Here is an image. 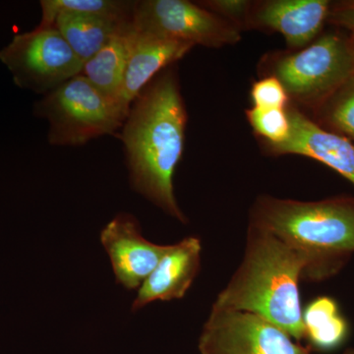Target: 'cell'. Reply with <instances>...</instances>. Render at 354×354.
<instances>
[{
	"label": "cell",
	"mask_w": 354,
	"mask_h": 354,
	"mask_svg": "<svg viewBox=\"0 0 354 354\" xmlns=\"http://www.w3.org/2000/svg\"><path fill=\"white\" fill-rule=\"evenodd\" d=\"M251 100L254 108L281 109L288 108V97L283 84L274 76H266L256 81L251 88Z\"/></svg>",
	"instance_id": "obj_20"
},
{
	"label": "cell",
	"mask_w": 354,
	"mask_h": 354,
	"mask_svg": "<svg viewBox=\"0 0 354 354\" xmlns=\"http://www.w3.org/2000/svg\"><path fill=\"white\" fill-rule=\"evenodd\" d=\"M353 50H354V41H353ZM353 75H354V73H353Z\"/></svg>",
	"instance_id": "obj_24"
},
{
	"label": "cell",
	"mask_w": 354,
	"mask_h": 354,
	"mask_svg": "<svg viewBox=\"0 0 354 354\" xmlns=\"http://www.w3.org/2000/svg\"><path fill=\"white\" fill-rule=\"evenodd\" d=\"M35 114L48 121V143L58 147H80L114 135L127 120L118 102L81 74L44 95L35 104Z\"/></svg>",
	"instance_id": "obj_4"
},
{
	"label": "cell",
	"mask_w": 354,
	"mask_h": 354,
	"mask_svg": "<svg viewBox=\"0 0 354 354\" xmlns=\"http://www.w3.org/2000/svg\"><path fill=\"white\" fill-rule=\"evenodd\" d=\"M0 62L18 87L44 95L80 75L84 66L55 27L16 35L0 50Z\"/></svg>",
	"instance_id": "obj_6"
},
{
	"label": "cell",
	"mask_w": 354,
	"mask_h": 354,
	"mask_svg": "<svg viewBox=\"0 0 354 354\" xmlns=\"http://www.w3.org/2000/svg\"><path fill=\"white\" fill-rule=\"evenodd\" d=\"M193 46L153 35L130 32L129 53L118 106L125 115L140 93L160 72L185 57Z\"/></svg>",
	"instance_id": "obj_13"
},
{
	"label": "cell",
	"mask_w": 354,
	"mask_h": 354,
	"mask_svg": "<svg viewBox=\"0 0 354 354\" xmlns=\"http://www.w3.org/2000/svg\"><path fill=\"white\" fill-rule=\"evenodd\" d=\"M131 29L132 24L116 35L84 64L81 72V75L87 78L102 94L118 104L127 70Z\"/></svg>",
	"instance_id": "obj_15"
},
{
	"label": "cell",
	"mask_w": 354,
	"mask_h": 354,
	"mask_svg": "<svg viewBox=\"0 0 354 354\" xmlns=\"http://www.w3.org/2000/svg\"><path fill=\"white\" fill-rule=\"evenodd\" d=\"M198 348L201 354H312L262 317L216 308L203 327Z\"/></svg>",
	"instance_id": "obj_8"
},
{
	"label": "cell",
	"mask_w": 354,
	"mask_h": 354,
	"mask_svg": "<svg viewBox=\"0 0 354 354\" xmlns=\"http://www.w3.org/2000/svg\"><path fill=\"white\" fill-rule=\"evenodd\" d=\"M174 67L160 72L133 102L120 138L133 189L186 223L174 177L183 158L187 111Z\"/></svg>",
	"instance_id": "obj_1"
},
{
	"label": "cell",
	"mask_w": 354,
	"mask_h": 354,
	"mask_svg": "<svg viewBox=\"0 0 354 354\" xmlns=\"http://www.w3.org/2000/svg\"><path fill=\"white\" fill-rule=\"evenodd\" d=\"M329 19L334 24L348 30L351 41H354V1L342 4L330 11Z\"/></svg>",
	"instance_id": "obj_22"
},
{
	"label": "cell",
	"mask_w": 354,
	"mask_h": 354,
	"mask_svg": "<svg viewBox=\"0 0 354 354\" xmlns=\"http://www.w3.org/2000/svg\"><path fill=\"white\" fill-rule=\"evenodd\" d=\"M135 31L206 48L239 43L241 30L199 4L187 0L134 1Z\"/></svg>",
	"instance_id": "obj_7"
},
{
	"label": "cell",
	"mask_w": 354,
	"mask_h": 354,
	"mask_svg": "<svg viewBox=\"0 0 354 354\" xmlns=\"http://www.w3.org/2000/svg\"><path fill=\"white\" fill-rule=\"evenodd\" d=\"M251 225L267 230L304 257V279L321 281L354 253V203L302 202L261 196Z\"/></svg>",
	"instance_id": "obj_3"
},
{
	"label": "cell",
	"mask_w": 354,
	"mask_h": 354,
	"mask_svg": "<svg viewBox=\"0 0 354 354\" xmlns=\"http://www.w3.org/2000/svg\"><path fill=\"white\" fill-rule=\"evenodd\" d=\"M101 242L116 281L128 290H139L169 248L146 239L138 221L128 214H120L109 221L102 230Z\"/></svg>",
	"instance_id": "obj_9"
},
{
	"label": "cell",
	"mask_w": 354,
	"mask_h": 354,
	"mask_svg": "<svg viewBox=\"0 0 354 354\" xmlns=\"http://www.w3.org/2000/svg\"><path fill=\"white\" fill-rule=\"evenodd\" d=\"M131 24L92 14L62 12L55 17L53 27L85 64Z\"/></svg>",
	"instance_id": "obj_14"
},
{
	"label": "cell",
	"mask_w": 354,
	"mask_h": 354,
	"mask_svg": "<svg viewBox=\"0 0 354 354\" xmlns=\"http://www.w3.org/2000/svg\"><path fill=\"white\" fill-rule=\"evenodd\" d=\"M290 138L270 147L274 155H298L313 158L334 169L354 185V144L335 132L327 131L297 109L288 108Z\"/></svg>",
	"instance_id": "obj_12"
},
{
	"label": "cell",
	"mask_w": 354,
	"mask_h": 354,
	"mask_svg": "<svg viewBox=\"0 0 354 354\" xmlns=\"http://www.w3.org/2000/svg\"><path fill=\"white\" fill-rule=\"evenodd\" d=\"M342 354H354V348L346 349V351Z\"/></svg>",
	"instance_id": "obj_23"
},
{
	"label": "cell",
	"mask_w": 354,
	"mask_h": 354,
	"mask_svg": "<svg viewBox=\"0 0 354 354\" xmlns=\"http://www.w3.org/2000/svg\"><path fill=\"white\" fill-rule=\"evenodd\" d=\"M305 339L320 351L337 349L348 337V324L329 297H317L302 312Z\"/></svg>",
	"instance_id": "obj_16"
},
{
	"label": "cell",
	"mask_w": 354,
	"mask_h": 354,
	"mask_svg": "<svg viewBox=\"0 0 354 354\" xmlns=\"http://www.w3.org/2000/svg\"><path fill=\"white\" fill-rule=\"evenodd\" d=\"M41 19L39 28L53 27L55 17L62 12L92 14L118 21L132 22L134 1L124 0H41Z\"/></svg>",
	"instance_id": "obj_17"
},
{
	"label": "cell",
	"mask_w": 354,
	"mask_h": 354,
	"mask_svg": "<svg viewBox=\"0 0 354 354\" xmlns=\"http://www.w3.org/2000/svg\"><path fill=\"white\" fill-rule=\"evenodd\" d=\"M324 116L344 138L354 140V75L330 95L325 102Z\"/></svg>",
	"instance_id": "obj_19"
},
{
	"label": "cell",
	"mask_w": 354,
	"mask_h": 354,
	"mask_svg": "<svg viewBox=\"0 0 354 354\" xmlns=\"http://www.w3.org/2000/svg\"><path fill=\"white\" fill-rule=\"evenodd\" d=\"M305 267L297 251L250 223L243 259L212 308L255 314L300 342L305 339L299 292Z\"/></svg>",
	"instance_id": "obj_2"
},
{
	"label": "cell",
	"mask_w": 354,
	"mask_h": 354,
	"mask_svg": "<svg viewBox=\"0 0 354 354\" xmlns=\"http://www.w3.org/2000/svg\"><path fill=\"white\" fill-rule=\"evenodd\" d=\"M197 3L242 30L248 28L249 16L254 2L246 0H206Z\"/></svg>",
	"instance_id": "obj_21"
},
{
	"label": "cell",
	"mask_w": 354,
	"mask_h": 354,
	"mask_svg": "<svg viewBox=\"0 0 354 354\" xmlns=\"http://www.w3.org/2000/svg\"><path fill=\"white\" fill-rule=\"evenodd\" d=\"M270 66L290 99L320 106L353 75V44L328 32L297 53L274 58Z\"/></svg>",
	"instance_id": "obj_5"
},
{
	"label": "cell",
	"mask_w": 354,
	"mask_h": 354,
	"mask_svg": "<svg viewBox=\"0 0 354 354\" xmlns=\"http://www.w3.org/2000/svg\"><path fill=\"white\" fill-rule=\"evenodd\" d=\"M201 252V241L194 236L169 245L155 269L140 286L133 302V311L152 302L184 297L200 271Z\"/></svg>",
	"instance_id": "obj_11"
},
{
	"label": "cell",
	"mask_w": 354,
	"mask_h": 354,
	"mask_svg": "<svg viewBox=\"0 0 354 354\" xmlns=\"http://www.w3.org/2000/svg\"><path fill=\"white\" fill-rule=\"evenodd\" d=\"M330 12L327 0L254 2L248 28L279 32L290 48L301 50L315 41Z\"/></svg>",
	"instance_id": "obj_10"
},
{
	"label": "cell",
	"mask_w": 354,
	"mask_h": 354,
	"mask_svg": "<svg viewBox=\"0 0 354 354\" xmlns=\"http://www.w3.org/2000/svg\"><path fill=\"white\" fill-rule=\"evenodd\" d=\"M246 118L254 132L264 139L266 146L281 145L290 138L291 122L288 109H247Z\"/></svg>",
	"instance_id": "obj_18"
}]
</instances>
